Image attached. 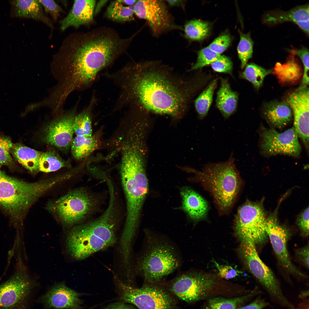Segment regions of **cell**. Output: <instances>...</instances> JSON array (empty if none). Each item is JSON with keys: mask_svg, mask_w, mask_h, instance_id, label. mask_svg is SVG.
Returning <instances> with one entry per match:
<instances>
[{"mask_svg": "<svg viewBox=\"0 0 309 309\" xmlns=\"http://www.w3.org/2000/svg\"><path fill=\"white\" fill-rule=\"evenodd\" d=\"M163 67L150 61L125 68L124 98L153 112L176 116L186 108L189 96L197 89L183 91Z\"/></svg>", "mask_w": 309, "mask_h": 309, "instance_id": "6da1fadb", "label": "cell"}, {"mask_svg": "<svg viewBox=\"0 0 309 309\" xmlns=\"http://www.w3.org/2000/svg\"><path fill=\"white\" fill-rule=\"evenodd\" d=\"M126 42L108 32L84 34L72 41L64 63V89L71 92L91 84L122 52Z\"/></svg>", "mask_w": 309, "mask_h": 309, "instance_id": "7a4b0ae2", "label": "cell"}, {"mask_svg": "<svg viewBox=\"0 0 309 309\" xmlns=\"http://www.w3.org/2000/svg\"><path fill=\"white\" fill-rule=\"evenodd\" d=\"M109 193L108 206L101 215L74 226L68 233L67 247L76 259H85L116 242V229L121 217L116 194L113 191Z\"/></svg>", "mask_w": 309, "mask_h": 309, "instance_id": "3957f363", "label": "cell"}, {"mask_svg": "<svg viewBox=\"0 0 309 309\" xmlns=\"http://www.w3.org/2000/svg\"><path fill=\"white\" fill-rule=\"evenodd\" d=\"M142 151L128 148L123 152L120 166L121 183L126 205V220L123 232L134 234L140 215L148 190V184Z\"/></svg>", "mask_w": 309, "mask_h": 309, "instance_id": "277c9868", "label": "cell"}, {"mask_svg": "<svg viewBox=\"0 0 309 309\" xmlns=\"http://www.w3.org/2000/svg\"><path fill=\"white\" fill-rule=\"evenodd\" d=\"M58 183L54 178L29 183L0 170V207L9 215L14 225H18L36 201Z\"/></svg>", "mask_w": 309, "mask_h": 309, "instance_id": "5b68a950", "label": "cell"}, {"mask_svg": "<svg viewBox=\"0 0 309 309\" xmlns=\"http://www.w3.org/2000/svg\"><path fill=\"white\" fill-rule=\"evenodd\" d=\"M231 154L225 162L209 163L195 171L197 179L210 193L218 208L226 213L231 208L240 190L241 181Z\"/></svg>", "mask_w": 309, "mask_h": 309, "instance_id": "8992f818", "label": "cell"}, {"mask_svg": "<svg viewBox=\"0 0 309 309\" xmlns=\"http://www.w3.org/2000/svg\"><path fill=\"white\" fill-rule=\"evenodd\" d=\"M105 197L103 193L79 188L48 203L46 208L64 223L75 224L96 213Z\"/></svg>", "mask_w": 309, "mask_h": 309, "instance_id": "52a82bcc", "label": "cell"}, {"mask_svg": "<svg viewBox=\"0 0 309 309\" xmlns=\"http://www.w3.org/2000/svg\"><path fill=\"white\" fill-rule=\"evenodd\" d=\"M148 240L140 262L139 269L144 279L153 283L176 270L180 260L174 247L163 240Z\"/></svg>", "mask_w": 309, "mask_h": 309, "instance_id": "ba28073f", "label": "cell"}, {"mask_svg": "<svg viewBox=\"0 0 309 309\" xmlns=\"http://www.w3.org/2000/svg\"><path fill=\"white\" fill-rule=\"evenodd\" d=\"M239 251L245 263L270 301L281 307L293 309L294 304L284 294L280 282L272 271L260 258L255 245L249 241H241Z\"/></svg>", "mask_w": 309, "mask_h": 309, "instance_id": "9c48e42d", "label": "cell"}, {"mask_svg": "<svg viewBox=\"0 0 309 309\" xmlns=\"http://www.w3.org/2000/svg\"><path fill=\"white\" fill-rule=\"evenodd\" d=\"M267 218L261 204L247 201L238 209L235 221L236 233L241 241H249L255 246L268 240Z\"/></svg>", "mask_w": 309, "mask_h": 309, "instance_id": "30bf717a", "label": "cell"}, {"mask_svg": "<svg viewBox=\"0 0 309 309\" xmlns=\"http://www.w3.org/2000/svg\"><path fill=\"white\" fill-rule=\"evenodd\" d=\"M33 283L19 260L13 274L0 284V309H24Z\"/></svg>", "mask_w": 309, "mask_h": 309, "instance_id": "8fae6325", "label": "cell"}, {"mask_svg": "<svg viewBox=\"0 0 309 309\" xmlns=\"http://www.w3.org/2000/svg\"><path fill=\"white\" fill-rule=\"evenodd\" d=\"M134 13L146 21L153 35L158 37L176 30H183L177 25L164 1L140 0L134 5Z\"/></svg>", "mask_w": 309, "mask_h": 309, "instance_id": "7c38bea8", "label": "cell"}, {"mask_svg": "<svg viewBox=\"0 0 309 309\" xmlns=\"http://www.w3.org/2000/svg\"><path fill=\"white\" fill-rule=\"evenodd\" d=\"M215 278L210 275L196 272L184 273L171 282L169 290L181 299L195 302L208 297L213 293Z\"/></svg>", "mask_w": 309, "mask_h": 309, "instance_id": "4fadbf2b", "label": "cell"}, {"mask_svg": "<svg viewBox=\"0 0 309 309\" xmlns=\"http://www.w3.org/2000/svg\"><path fill=\"white\" fill-rule=\"evenodd\" d=\"M121 298L139 309H172L173 300L163 289L146 285L136 288L118 281Z\"/></svg>", "mask_w": 309, "mask_h": 309, "instance_id": "5bb4252c", "label": "cell"}, {"mask_svg": "<svg viewBox=\"0 0 309 309\" xmlns=\"http://www.w3.org/2000/svg\"><path fill=\"white\" fill-rule=\"evenodd\" d=\"M261 148L266 154L299 155L301 147L294 127L282 132L273 128H264L261 133Z\"/></svg>", "mask_w": 309, "mask_h": 309, "instance_id": "9a60e30c", "label": "cell"}, {"mask_svg": "<svg viewBox=\"0 0 309 309\" xmlns=\"http://www.w3.org/2000/svg\"><path fill=\"white\" fill-rule=\"evenodd\" d=\"M266 230L274 252L282 266L289 273L299 278H307L292 262L287 247L290 233L286 228L279 224L275 215H271L267 218Z\"/></svg>", "mask_w": 309, "mask_h": 309, "instance_id": "2e32d148", "label": "cell"}, {"mask_svg": "<svg viewBox=\"0 0 309 309\" xmlns=\"http://www.w3.org/2000/svg\"><path fill=\"white\" fill-rule=\"evenodd\" d=\"M294 117V128L307 149L309 144V88L300 87L288 96Z\"/></svg>", "mask_w": 309, "mask_h": 309, "instance_id": "e0dca14e", "label": "cell"}, {"mask_svg": "<svg viewBox=\"0 0 309 309\" xmlns=\"http://www.w3.org/2000/svg\"><path fill=\"white\" fill-rule=\"evenodd\" d=\"M76 115L73 112H68L50 122L45 130L44 141L61 150L68 149L73 139Z\"/></svg>", "mask_w": 309, "mask_h": 309, "instance_id": "ac0fdd59", "label": "cell"}, {"mask_svg": "<svg viewBox=\"0 0 309 309\" xmlns=\"http://www.w3.org/2000/svg\"><path fill=\"white\" fill-rule=\"evenodd\" d=\"M81 294L67 287L64 284H57L40 298L43 305L53 309H81Z\"/></svg>", "mask_w": 309, "mask_h": 309, "instance_id": "d6986e66", "label": "cell"}, {"mask_svg": "<svg viewBox=\"0 0 309 309\" xmlns=\"http://www.w3.org/2000/svg\"><path fill=\"white\" fill-rule=\"evenodd\" d=\"M309 5H299L287 11H272L264 14V23L276 24L286 21L296 24L304 32L309 34Z\"/></svg>", "mask_w": 309, "mask_h": 309, "instance_id": "ffe728a7", "label": "cell"}, {"mask_svg": "<svg viewBox=\"0 0 309 309\" xmlns=\"http://www.w3.org/2000/svg\"><path fill=\"white\" fill-rule=\"evenodd\" d=\"M96 4V0H75L68 15L60 21L61 30L64 31L71 26L78 28L91 22Z\"/></svg>", "mask_w": 309, "mask_h": 309, "instance_id": "44dd1931", "label": "cell"}, {"mask_svg": "<svg viewBox=\"0 0 309 309\" xmlns=\"http://www.w3.org/2000/svg\"><path fill=\"white\" fill-rule=\"evenodd\" d=\"M182 208L192 220L198 221L204 219L207 215L208 206L206 201L192 189L182 188L181 191Z\"/></svg>", "mask_w": 309, "mask_h": 309, "instance_id": "7402d4cb", "label": "cell"}, {"mask_svg": "<svg viewBox=\"0 0 309 309\" xmlns=\"http://www.w3.org/2000/svg\"><path fill=\"white\" fill-rule=\"evenodd\" d=\"M263 113L268 122L273 127L279 128L284 127L291 120L293 114L286 102L277 101L266 104Z\"/></svg>", "mask_w": 309, "mask_h": 309, "instance_id": "603a6c76", "label": "cell"}, {"mask_svg": "<svg viewBox=\"0 0 309 309\" xmlns=\"http://www.w3.org/2000/svg\"><path fill=\"white\" fill-rule=\"evenodd\" d=\"M238 99V93L232 90L228 81L221 78L220 87L217 91L216 106L224 118H229L235 111Z\"/></svg>", "mask_w": 309, "mask_h": 309, "instance_id": "cb8c5ba5", "label": "cell"}, {"mask_svg": "<svg viewBox=\"0 0 309 309\" xmlns=\"http://www.w3.org/2000/svg\"><path fill=\"white\" fill-rule=\"evenodd\" d=\"M12 2L16 16L40 21L53 27L52 23L44 13L39 0H17Z\"/></svg>", "mask_w": 309, "mask_h": 309, "instance_id": "d4e9b609", "label": "cell"}, {"mask_svg": "<svg viewBox=\"0 0 309 309\" xmlns=\"http://www.w3.org/2000/svg\"><path fill=\"white\" fill-rule=\"evenodd\" d=\"M263 294L260 288L256 286L250 292L238 297L231 298L222 297L211 298L208 300L204 309H237Z\"/></svg>", "mask_w": 309, "mask_h": 309, "instance_id": "484cf974", "label": "cell"}, {"mask_svg": "<svg viewBox=\"0 0 309 309\" xmlns=\"http://www.w3.org/2000/svg\"><path fill=\"white\" fill-rule=\"evenodd\" d=\"M42 152L22 144H13L10 153L15 160L32 173L39 171V162Z\"/></svg>", "mask_w": 309, "mask_h": 309, "instance_id": "4316f807", "label": "cell"}, {"mask_svg": "<svg viewBox=\"0 0 309 309\" xmlns=\"http://www.w3.org/2000/svg\"><path fill=\"white\" fill-rule=\"evenodd\" d=\"M294 56V54L291 53L286 62L283 64L278 62L275 66L273 72L282 83L295 82L302 76V73L301 67Z\"/></svg>", "mask_w": 309, "mask_h": 309, "instance_id": "83f0119b", "label": "cell"}, {"mask_svg": "<svg viewBox=\"0 0 309 309\" xmlns=\"http://www.w3.org/2000/svg\"><path fill=\"white\" fill-rule=\"evenodd\" d=\"M98 144L97 139L94 136H76L71 143L72 154L76 159H82L94 151Z\"/></svg>", "mask_w": 309, "mask_h": 309, "instance_id": "f1b7e54d", "label": "cell"}, {"mask_svg": "<svg viewBox=\"0 0 309 309\" xmlns=\"http://www.w3.org/2000/svg\"><path fill=\"white\" fill-rule=\"evenodd\" d=\"M69 163L62 159L54 150L42 152L39 162V171L49 173L64 167H70Z\"/></svg>", "mask_w": 309, "mask_h": 309, "instance_id": "f546056e", "label": "cell"}, {"mask_svg": "<svg viewBox=\"0 0 309 309\" xmlns=\"http://www.w3.org/2000/svg\"><path fill=\"white\" fill-rule=\"evenodd\" d=\"M218 80L215 79L200 94L195 101V106L199 118L203 119L207 115L212 103Z\"/></svg>", "mask_w": 309, "mask_h": 309, "instance_id": "4dcf8cb0", "label": "cell"}, {"mask_svg": "<svg viewBox=\"0 0 309 309\" xmlns=\"http://www.w3.org/2000/svg\"><path fill=\"white\" fill-rule=\"evenodd\" d=\"M245 66L240 76L249 81L257 89L262 86L265 77L273 72L271 70L266 69L254 63H250Z\"/></svg>", "mask_w": 309, "mask_h": 309, "instance_id": "1f68e13d", "label": "cell"}, {"mask_svg": "<svg viewBox=\"0 0 309 309\" xmlns=\"http://www.w3.org/2000/svg\"><path fill=\"white\" fill-rule=\"evenodd\" d=\"M92 100L87 108L79 114L76 115L73 127L74 133L76 136H92L91 111L94 103Z\"/></svg>", "mask_w": 309, "mask_h": 309, "instance_id": "d6a6232c", "label": "cell"}, {"mask_svg": "<svg viewBox=\"0 0 309 309\" xmlns=\"http://www.w3.org/2000/svg\"><path fill=\"white\" fill-rule=\"evenodd\" d=\"M183 30L186 38L192 40H200L208 35L210 27L209 24L199 20L190 21L184 25Z\"/></svg>", "mask_w": 309, "mask_h": 309, "instance_id": "836d02e7", "label": "cell"}, {"mask_svg": "<svg viewBox=\"0 0 309 309\" xmlns=\"http://www.w3.org/2000/svg\"><path fill=\"white\" fill-rule=\"evenodd\" d=\"M115 1L111 2L106 11V16L110 19L119 22L132 20L134 13L132 6H125Z\"/></svg>", "mask_w": 309, "mask_h": 309, "instance_id": "e575fe53", "label": "cell"}, {"mask_svg": "<svg viewBox=\"0 0 309 309\" xmlns=\"http://www.w3.org/2000/svg\"><path fill=\"white\" fill-rule=\"evenodd\" d=\"M239 34L240 40L237 50L241 62V67L243 69L246 65L249 60L252 56L253 42L249 33L245 34L240 31Z\"/></svg>", "mask_w": 309, "mask_h": 309, "instance_id": "d590c367", "label": "cell"}, {"mask_svg": "<svg viewBox=\"0 0 309 309\" xmlns=\"http://www.w3.org/2000/svg\"><path fill=\"white\" fill-rule=\"evenodd\" d=\"M13 144L8 137L0 136V166H5L14 168L15 162L10 154Z\"/></svg>", "mask_w": 309, "mask_h": 309, "instance_id": "8d00e7d4", "label": "cell"}, {"mask_svg": "<svg viewBox=\"0 0 309 309\" xmlns=\"http://www.w3.org/2000/svg\"><path fill=\"white\" fill-rule=\"evenodd\" d=\"M221 56L220 54L215 52L208 47H205L198 52L197 61L192 66L191 70H197L211 64Z\"/></svg>", "mask_w": 309, "mask_h": 309, "instance_id": "74e56055", "label": "cell"}, {"mask_svg": "<svg viewBox=\"0 0 309 309\" xmlns=\"http://www.w3.org/2000/svg\"><path fill=\"white\" fill-rule=\"evenodd\" d=\"M290 52L297 55L302 62L304 71L302 84L300 87H306L309 84V52L308 49L303 47L299 49H292Z\"/></svg>", "mask_w": 309, "mask_h": 309, "instance_id": "f35d334b", "label": "cell"}, {"mask_svg": "<svg viewBox=\"0 0 309 309\" xmlns=\"http://www.w3.org/2000/svg\"><path fill=\"white\" fill-rule=\"evenodd\" d=\"M211 64L213 70L216 72L232 75L233 64L231 60L226 56L221 55Z\"/></svg>", "mask_w": 309, "mask_h": 309, "instance_id": "ab89813d", "label": "cell"}, {"mask_svg": "<svg viewBox=\"0 0 309 309\" xmlns=\"http://www.w3.org/2000/svg\"><path fill=\"white\" fill-rule=\"evenodd\" d=\"M231 42L230 36L227 34H224L215 39L208 47L215 52L220 54L227 48Z\"/></svg>", "mask_w": 309, "mask_h": 309, "instance_id": "60d3db41", "label": "cell"}, {"mask_svg": "<svg viewBox=\"0 0 309 309\" xmlns=\"http://www.w3.org/2000/svg\"><path fill=\"white\" fill-rule=\"evenodd\" d=\"M39 1L45 11L49 14L54 20H56L62 11V8L54 0Z\"/></svg>", "mask_w": 309, "mask_h": 309, "instance_id": "b9f144b4", "label": "cell"}, {"mask_svg": "<svg viewBox=\"0 0 309 309\" xmlns=\"http://www.w3.org/2000/svg\"><path fill=\"white\" fill-rule=\"evenodd\" d=\"M218 271V275L222 278L229 279L233 278L242 272L230 266L220 265L215 263Z\"/></svg>", "mask_w": 309, "mask_h": 309, "instance_id": "7bdbcfd3", "label": "cell"}, {"mask_svg": "<svg viewBox=\"0 0 309 309\" xmlns=\"http://www.w3.org/2000/svg\"><path fill=\"white\" fill-rule=\"evenodd\" d=\"M309 207L305 209L298 218L297 223L302 236L307 237L309 235Z\"/></svg>", "mask_w": 309, "mask_h": 309, "instance_id": "ee69618b", "label": "cell"}, {"mask_svg": "<svg viewBox=\"0 0 309 309\" xmlns=\"http://www.w3.org/2000/svg\"><path fill=\"white\" fill-rule=\"evenodd\" d=\"M262 295L258 296L249 303L237 309H264L269 306L270 303L263 298Z\"/></svg>", "mask_w": 309, "mask_h": 309, "instance_id": "f6af8a7d", "label": "cell"}, {"mask_svg": "<svg viewBox=\"0 0 309 309\" xmlns=\"http://www.w3.org/2000/svg\"><path fill=\"white\" fill-rule=\"evenodd\" d=\"M309 245L297 249L295 254L298 259L307 268H309Z\"/></svg>", "mask_w": 309, "mask_h": 309, "instance_id": "bcb514c9", "label": "cell"}, {"mask_svg": "<svg viewBox=\"0 0 309 309\" xmlns=\"http://www.w3.org/2000/svg\"><path fill=\"white\" fill-rule=\"evenodd\" d=\"M105 309H135L130 305L122 303H116L108 307Z\"/></svg>", "mask_w": 309, "mask_h": 309, "instance_id": "7dc6e473", "label": "cell"}, {"mask_svg": "<svg viewBox=\"0 0 309 309\" xmlns=\"http://www.w3.org/2000/svg\"><path fill=\"white\" fill-rule=\"evenodd\" d=\"M166 2L171 6H177L181 7L184 9L185 1L184 0H166Z\"/></svg>", "mask_w": 309, "mask_h": 309, "instance_id": "c3c4849f", "label": "cell"}, {"mask_svg": "<svg viewBox=\"0 0 309 309\" xmlns=\"http://www.w3.org/2000/svg\"><path fill=\"white\" fill-rule=\"evenodd\" d=\"M294 309H309V298L301 300Z\"/></svg>", "mask_w": 309, "mask_h": 309, "instance_id": "681fc988", "label": "cell"}, {"mask_svg": "<svg viewBox=\"0 0 309 309\" xmlns=\"http://www.w3.org/2000/svg\"><path fill=\"white\" fill-rule=\"evenodd\" d=\"M108 1L101 0L99 1L95 6L94 14H96L98 12L102 7L107 3Z\"/></svg>", "mask_w": 309, "mask_h": 309, "instance_id": "f907efd6", "label": "cell"}, {"mask_svg": "<svg viewBox=\"0 0 309 309\" xmlns=\"http://www.w3.org/2000/svg\"><path fill=\"white\" fill-rule=\"evenodd\" d=\"M298 297L301 300L309 298V290L301 291L298 295Z\"/></svg>", "mask_w": 309, "mask_h": 309, "instance_id": "816d5d0a", "label": "cell"}, {"mask_svg": "<svg viewBox=\"0 0 309 309\" xmlns=\"http://www.w3.org/2000/svg\"><path fill=\"white\" fill-rule=\"evenodd\" d=\"M117 1L122 4L127 5L128 6H132L134 5L137 1V0H118Z\"/></svg>", "mask_w": 309, "mask_h": 309, "instance_id": "f5cc1de1", "label": "cell"}]
</instances>
